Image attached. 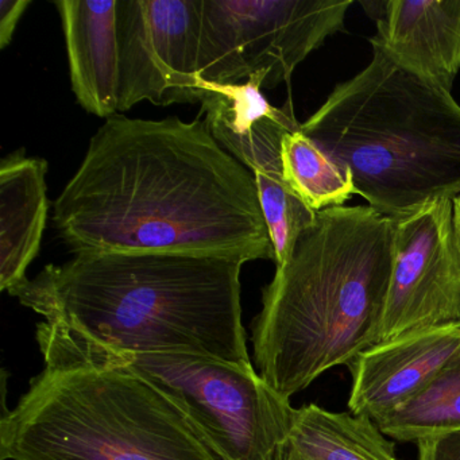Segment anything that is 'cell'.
<instances>
[{"label":"cell","instance_id":"obj_10","mask_svg":"<svg viewBox=\"0 0 460 460\" xmlns=\"http://www.w3.org/2000/svg\"><path fill=\"white\" fill-rule=\"evenodd\" d=\"M119 111L200 103L201 0H118Z\"/></svg>","mask_w":460,"mask_h":460},{"label":"cell","instance_id":"obj_19","mask_svg":"<svg viewBox=\"0 0 460 460\" xmlns=\"http://www.w3.org/2000/svg\"><path fill=\"white\" fill-rule=\"evenodd\" d=\"M31 0H0V48L9 47Z\"/></svg>","mask_w":460,"mask_h":460},{"label":"cell","instance_id":"obj_15","mask_svg":"<svg viewBox=\"0 0 460 460\" xmlns=\"http://www.w3.org/2000/svg\"><path fill=\"white\" fill-rule=\"evenodd\" d=\"M289 446L305 460H401L370 417L314 403L296 409Z\"/></svg>","mask_w":460,"mask_h":460},{"label":"cell","instance_id":"obj_14","mask_svg":"<svg viewBox=\"0 0 460 460\" xmlns=\"http://www.w3.org/2000/svg\"><path fill=\"white\" fill-rule=\"evenodd\" d=\"M48 163L17 150L0 164V289L12 292L28 279L41 249L49 201Z\"/></svg>","mask_w":460,"mask_h":460},{"label":"cell","instance_id":"obj_5","mask_svg":"<svg viewBox=\"0 0 460 460\" xmlns=\"http://www.w3.org/2000/svg\"><path fill=\"white\" fill-rule=\"evenodd\" d=\"M2 411V460H217L181 411L128 368L44 357Z\"/></svg>","mask_w":460,"mask_h":460},{"label":"cell","instance_id":"obj_4","mask_svg":"<svg viewBox=\"0 0 460 460\" xmlns=\"http://www.w3.org/2000/svg\"><path fill=\"white\" fill-rule=\"evenodd\" d=\"M373 60L336 85L301 131L351 174L357 195L402 219L460 193V106L371 40Z\"/></svg>","mask_w":460,"mask_h":460},{"label":"cell","instance_id":"obj_17","mask_svg":"<svg viewBox=\"0 0 460 460\" xmlns=\"http://www.w3.org/2000/svg\"><path fill=\"white\" fill-rule=\"evenodd\" d=\"M281 161L285 181L314 211L341 207L357 195L351 174L327 157L301 126L285 136Z\"/></svg>","mask_w":460,"mask_h":460},{"label":"cell","instance_id":"obj_3","mask_svg":"<svg viewBox=\"0 0 460 460\" xmlns=\"http://www.w3.org/2000/svg\"><path fill=\"white\" fill-rule=\"evenodd\" d=\"M394 220L370 207L317 212L262 290L252 324L261 378L290 400L376 346L392 271Z\"/></svg>","mask_w":460,"mask_h":460},{"label":"cell","instance_id":"obj_21","mask_svg":"<svg viewBox=\"0 0 460 460\" xmlns=\"http://www.w3.org/2000/svg\"><path fill=\"white\" fill-rule=\"evenodd\" d=\"M284 460H305L304 457H301L292 447H288L287 454H285Z\"/></svg>","mask_w":460,"mask_h":460},{"label":"cell","instance_id":"obj_11","mask_svg":"<svg viewBox=\"0 0 460 460\" xmlns=\"http://www.w3.org/2000/svg\"><path fill=\"white\" fill-rule=\"evenodd\" d=\"M460 349V325L398 336L360 352L349 393L351 413L374 421L419 394Z\"/></svg>","mask_w":460,"mask_h":460},{"label":"cell","instance_id":"obj_12","mask_svg":"<svg viewBox=\"0 0 460 460\" xmlns=\"http://www.w3.org/2000/svg\"><path fill=\"white\" fill-rule=\"evenodd\" d=\"M374 18V41L451 93L460 71V0H389Z\"/></svg>","mask_w":460,"mask_h":460},{"label":"cell","instance_id":"obj_18","mask_svg":"<svg viewBox=\"0 0 460 460\" xmlns=\"http://www.w3.org/2000/svg\"><path fill=\"white\" fill-rule=\"evenodd\" d=\"M417 446L419 460H460V430L420 438Z\"/></svg>","mask_w":460,"mask_h":460},{"label":"cell","instance_id":"obj_2","mask_svg":"<svg viewBox=\"0 0 460 460\" xmlns=\"http://www.w3.org/2000/svg\"><path fill=\"white\" fill-rule=\"evenodd\" d=\"M239 261L164 252L75 254L10 292L37 333L111 351L188 352L252 368Z\"/></svg>","mask_w":460,"mask_h":460},{"label":"cell","instance_id":"obj_8","mask_svg":"<svg viewBox=\"0 0 460 460\" xmlns=\"http://www.w3.org/2000/svg\"><path fill=\"white\" fill-rule=\"evenodd\" d=\"M266 75L257 74L239 84L201 82L204 122L214 138L243 164L260 195L266 225L273 242L276 268L292 257L304 231L316 222L309 208L284 179L281 146L287 134L301 123L293 114L292 102L282 109L271 106L261 88Z\"/></svg>","mask_w":460,"mask_h":460},{"label":"cell","instance_id":"obj_20","mask_svg":"<svg viewBox=\"0 0 460 460\" xmlns=\"http://www.w3.org/2000/svg\"><path fill=\"white\" fill-rule=\"evenodd\" d=\"M454 220L455 228H456L457 238L460 243V196L454 199Z\"/></svg>","mask_w":460,"mask_h":460},{"label":"cell","instance_id":"obj_13","mask_svg":"<svg viewBox=\"0 0 460 460\" xmlns=\"http://www.w3.org/2000/svg\"><path fill=\"white\" fill-rule=\"evenodd\" d=\"M72 91L77 103L99 118L119 112L118 0H58Z\"/></svg>","mask_w":460,"mask_h":460},{"label":"cell","instance_id":"obj_6","mask_svg":"<svg viewBox=\"0 0 460 460\" xmlns=\"http://www.w3.org/2000/svg\"><path fill=\"white\" fill-rule=\"evenodd\" d=\"M42 357L128 368L166 395L217 460H284L296 409L254 367L188 352L111 351L36 333Z\"/></svg>","mask_w":460,"mask_h":460},{"label":"cell","instance_id":"obj_7","mask_svg":"<svg viewBox=\"0 0 460 460\" xmlns=\"http://www.w3.org/2000/svg\"><path fill=\"white\" fill-rule=\"evenodd\" d=\"M352 0H201L200 77L239 84L265 74L263 87L289 83L328 37L346 31Z\"/></svg>","mask_w":460,"mask_h":460},{"label":"cell","instance_id":"obj_16","mask_svg":"<svg viewBox=\"0 0 460 460\" xmlns=\"http://www.w3.org/2000/svg\"><path fill=\"white\" fill-rule=\"evenodd\" d=\"M385 435L400 441L460 430V349L411 401L376 420Z\"/></svg>","mask_w":460,"mask_h":460},{"label":"cell","instance_id":"obj_9","mask_svg":"<svg viewBox=\"0 0 460 460\" xmlns=\"http://www.w3.org/2000/svg\"><path fill=\"white\" fill-rule=\"evenodd\" d=\"M460 325V243L454 199L394 220L392 271L376 344Z\"/></svg>","mask_w":460,"mask_h":460},{"label":"cell","instance_id":"obj_1","mask_svg":"<svg viewBox=\"0 0 460 460\" xmlns=\"http://www.w3.org/2000/svg\"><path fill=\"white\" fill-rule=\"evenodd\" d=\"M52 220L75 254L276 261L254 176L200 119H106Z\"/></svg>","mask_w":460,"mask_h":460}]
</instances>
